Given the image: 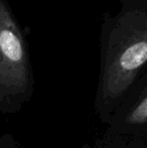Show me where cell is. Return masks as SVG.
<instances>
[{
	"label": "cell",
	"mask_w": 147,
	"mask_h": 148,
	"mask_svg": "<svg viewBox=\"0 0 147 148\" xmlns=\"http://www.w3.org/2000/svg\"><path fill=\"white\" fill-rule=\"evenodd\" d=\"M106 125L108 132L147 137V66Z\"/></svg>",
	"instance_id": "3957f363"
},
{
	"label": "cell",
	"mask_w": 147,
	"mask_h": 148,
	"mask_svg": "<svg viewBox=\"0 0 147 148\" xmlns=\"http://www.w3.org/2000/svg\"><path fill=\"white\" fill-rule=\"evenodd\" d=\"M105 13L100 32V73L95 111L106 124L147 66V0H119Z\"/></svg>",
	"instance_id": "6da1fadb"
},
{
	"label": "cell",
	"mask_w": 147,
	"mask_h": 148,
	"mask_svg": "<svg viewBox=\"0 0 147 148\" xmlns=\"http://www.w3.org/2000/svg\"><path fill=\"white\" fill-rule=\"evenodd\" d=\"M92 148H147V137L106 131Z\"/></svg>",
	"instance_id": "277c9868"
},
{
	"label": "cell",
	"mask_w": 147,
	"mask_h": 148,
	"mask_svg": "<svg viewBox=\"0 0 147 148\" xmlns=\"http://www.w3.org/2000/svg\"><path fill=\"white\" fill-rule=\"evenodd\" d=\"M32 88L25 38L5 0H0V101L21 103Z\"/></svg>",
	"instance_id": "7a4b0ae2"
}]
</instances>
